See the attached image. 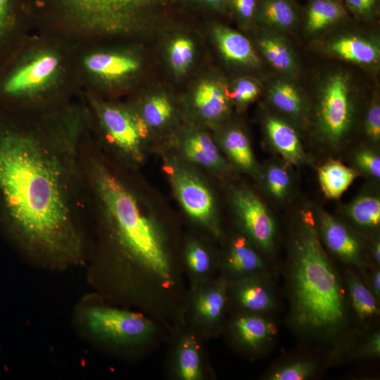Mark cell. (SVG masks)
<instances>
[{
  "instance_id": "obj_1",
  "label": "cell",
  "mask_w": 380,
  "mask_h": 380,
  "mask_svg": "<svg viewBox=\"0 0 380 380\" xmlns=\"http://www.w3.org/2000/svg\"><path fill=\"white\" fill-rule=\"evenodd\" d=\"M81 140L71 126L45 134L0 122L1 215L30 256L53 264L84 254Z\"/></svg>"
},
{
  "instance_id": "obj_2",
  "label": "cell",
  "mask_w": 380,
  "mask_h": 380,
  "mask_svg": "<svg viewBox=\"0 0 380 380\" xmlns=\"http://www.w3.org/2000/svg\"><path fill=\"white\" fill-rule=\"evenodd\" d=\"M80 162L86 212L95 218L109 248L162 286L173 285L160 233L132 186L89 139L81 140Z\"/></svg>"
},
{
  "instance_id": "obj_3",
  "label": "cell",
  "mask_w": 380,
  "mask_h": 380,
  "mask_svg": "<svg viewBox=\"0 0 380 380\" xmlns=\"http://www.w3.org/2000/svg\"><path fill=\"white\" fill-rule=\"evenodd\" d=\"M292 248L289 285L293 320L305 334L333 338L346 323V302L310 213H303Z\"/></svg>"
},
{
  "instance_id": "obj_4",
  "label": "cell",
  "mask_w": 380,
  "mask_h": 380,
  "mask_svg": "<svg viewBox=\"0 0 380 380\" xmlns=\"http://www.w3.org/2000/svg\"><path fill=\"white\" fill-rule=\"evenodd\" d=\"M156 0H38L50 2L68 16L106 29H118L137 21Z\"/></svg>"
},
{
  "instance_id": "obj_5",
  "label": "cell",
  "mask_w": 380,
  "mask_h": 380,
  "mask_svg": "<svg viewBox=\"0 0 380 380\" xmlns=\"http://www.w3.org/2000/svg\"><path fill=\"white\" fill-rule=\"evenodd\" d=\"M81 317L93 336L118 344L139 342L151 331V323L141 315L108 307H87Z\"/></svg>"
},
{
  "instance_id": "obj_6",
  "label": "cell",
  "mask_w": 380,
  "mask_h": 380,
  "mask_svg": "<svg viewBox=\"0 0 380 380\" xmlns=\"http://www.w3.org/2000/svg\"><path fill=\"white\" fill-rule=\"evenodd\" d=\"M105 141L120 158L132 163L142 157V141L146 137V123L125 109L103 106L97 109Z\"/></svg>"
},
{
  "instance_id": "obj_7",
  "label": "cell",
  "mask_w": 380,
  "mask_h": 380,
  "mask_svg": "<svg viewBox=\"0 0 380 380\" xmlns=\"http://www.w3.org/2000/svg\"><path fill=\"white\" fill-rule=\"evenodd\" d=\"M353 108L346 78L336 74L328 78L321 94L318 122L320 131L331 142H338L351 125Z\"/></svg>"
},
{
  "instance_id": "obj_8",
  "label": "cell",
  "mask_w": 380,
  "mask_h": 380,
  "mask_svg": "<svg viewBox=\"0 0 380 380\" xmlns=\"http://www.w3.org/2000/svg\"><path fill=\"white\" fill-rule=\"evenodd\" d=\"M234 203L248 233L264 250L274 247L276 228L274 220L260 199L252 192L235 193Z\"/></svg>"
},
{
  "instance_id": "obj_9",
  "label": "cell",
  "mask_w": 380,
  "mask_h": 380,
  "mask_svg": "<svg viewBox=\"0 0 380 380\" xmlns=\"http://www.w3.org/2000/svg\"><path fill=\"white\" fill-rule=\"evenodd\" d=\"M174 187L185 211L201 221L209 220L214 213L210 191L198 179L184 172L172 175Z\"/></svg>"
},
{
  "instance_id": "obj_10",
  "label": "cell",
  "mask_w": 380,
  "mask_h": 380,
  "mask_svg": "<svg viewBox=\"0 0 380 380\" xmlns=\"http://www.w3.org/2000/svg\"><path fill=\"white\" fill-rule=\"evenodd\" d=\"M57 65L58 60L54 56H42L7 76L1 84V92L14 97L30 91L46 81Z\"/></svg>"
},
{
  "instance_id": "obj_11",
  "label": "cell",
  "mask_w": 380,
  "mask_h": 380,
  "mask_svg": "<svg viewBox=\"0 0 380 380\" xmlns=\"http://www.w3.org/2000/svg\"><path fill=\"white\" fill-rule=\"evenodd\" d=\"M319 224L327 248L343 261L361 265V248L348 229L327 213H321Z\"/></svg>"
},
{
  "instance_id": "obj_12",
  "label": "cell",
  "mask_w": 380,
  "mask_h": 380,
  "mask_svg": "<svg viewBox=\"0 0 380 380\" xmlns=\"http://www.w3.org/2000/svg\"><path fill=\"white\" fill-rule=\"evenodd\" d=\"M215 37L224 56L229 61L258 66L259 58L250 42L242 34L226 27H217Z\"/></svg>"
},
{
  "instance_id": "obj_13",
  "label": "cell",
  "mask_w": 380,
  "mask_h": 380,
  "mask_svg": "<svg viewBox=\"0 0 380 380\" xmlns=\"http://www.w3.org/2000/svg\"><path fill=\"white\" fill-rule=\"evenodd\" d=\"M266 130L273 146L286 160L293 163L302 160L301 144L290 125L279 119L270 118L266 122Z\"/></svg>"
},
{
  "instance_id": "obj_14",
  "label": "cell",
  "mask_w": 380,
  "mask_h": 380,
  "mask_svg": "<svg viewBox=\"0 0 380 380\" xmlns=\"http://www.w3.org/2000/svg\"><path fill=\"white\" fill-rule=\"evenodd\" d=\"M338 57L360 64H372L379 58V49L372 42L355 37H341L329 45Z\"/></svg>"
},
{
  "instance_id": "obj_15",
  "label": "cell",
  "mask_w": 380,
  "mask_h": 380,
  "mask_svg": "<svg viewBox=\"0 0 380 380\" xmlns=\"http://www.w3.org/2000/svg\"><path fill=\"white\" fill-rule=\"evenodd\" d=\"M319 180L325 195L336 198L348 188L356 174L338 161H330L319 170Z\"/></svg>"
},
{
  "instance_id": "obj_16",
  "label": "cell",
  "mask_w": 380,
  "mask_h": 380,
  "mask_svg": "<svg viewBox=\"0 0 380 380\" xmlns=\"http://www.w3.org/2000/svg\"><path fill=\"white\" fill-rule=\"evenodd\" d=\"M235 327L241 341L253 348L270 341L276 334L275 326L258 316L241 317L235 322Z\"/></svg>"
},
{
  "instance_id": "obj_17",
  "label": "cell",
  "mask_w": 380,
  "mask_h": 380,
  "mask_svg": "<svg viewBox=\"0 0 380 380\" xmlns=\"http://www.w3.org/2000/svg\"><path fill=\"white\" fill-rule=\"evenodd\" d=\"M194 101L201 114L208 119H217L227 110L226 94L220 85L208 82L196 89Z\"/></svg>"
},
{
  "instance_id": "obj_18",
  "label": "cell",
  "mask_w": 380,
  "mask_h": 380,
  "mask_svg": "<svg viewBox=\"0 0 380 380\" xmlns=\"http://www.w3.org/2000/svg\"><path fill=\"white\" fill-rule=\"evenodd\" d=\"M89 70L106 77H117L138 68V63L132 58L107 53H97L86 60Z\"/></svg>"
},
{
  "instance_id": "obj_19",
  "label": "cell",
  "mask_w": 380,
  "mask_h": 380,
  "mask_svg": "<svg viewBox=\"0 0 380 380\" xmlns=\"http://www.w3.org/2000/svg\"><path fill=\"white\" fill-rule=\"evenodd\" d=\"M184 152L191 160L202 165L217 167L221 163L215 144L204 134L191 136L185 142Z\"/></svg>"
},
{
  "instance_id": "obj_20",
  "label": "cell",
  "mask_w": 380,
  "mask_h": 380,
  "mask_svg": "<svg viewBox=\"0 0 380 380\" xmlns=\"http://www.w3.org/2000/svg\"><path fill=\"white\" fill-rule=\"evenodd\" d=\"M260 47L263 55L275 69L284 72H293L296 61L291 49L279 38L265 37L260 41Z\"/></svg>"
},
{
  "instance_id": "obj_21",
  "label": "cell",
  "mask_w": 380,
  "mask_h": 380,
  "mask_svg": "<svg viewBox=\"0 0 380 380\" xmlns=\"http://www.w3.org/2000/svg\"><path fill=\"white\" fill-rule=\"evenodd\" d=\"M343 15L342 7L331 0H315L308 12L307 29L315 32L338 21Z\"/></svg>"
},
{
  "instance_id": "obj_22",
  "label": "cell",
  "mask_w": 380,
  "mask_h": 380,
  "mask_svg": "<svg viewBox=\"0 0 380 380\" xmlns=\"http://www.w3.org/2000/svg\"><path fill=\"white\" fill-rule=\"evenodd\" d=\"M228 262L229 267L237 273L253 272L262 267L260 256L243 237H239L234 241Z\"/></svg>"
},
{
  "instance_id": "obj_23",
  "label": "cell",
  "mask_w": 380,
  "mask_h": 380,
  "mask_svg": "<svg viewBox=\"0 0 380 380\" xmlns=\"http://www.w3.org/2000/svg\"><path fill=\"white\" fill-rule=\"evenodd\" d=\"M270 99L280 110L291 115H299L303 108V101L298 89L286 82H277L270 88Z\"/></svg>"
},
{
  "instance_id": "obj_24",
  "label": "cell",
  "mask_w": 380,
  "mask_h": 380,
  "mask_svg": "<svg viewBox=\"0 0 380 380\" xmlns=\"http://www.w3.org/2000/svg\"><path fill=\"white\" fill-rule=\"evenodd\" d=\"M261 17L269 26L288 29L296 20V13L287 0H265L261 7Z\"/></svg>"
},
{
  "instance_id": "obj_25",
  "label": "cell",
  "mask_w": 380,
  "mask_h": 380,
  "mask_svg": "<svg viewBox=\"0 0 380 380\" xmlns=\"http://www.w3.org/2000/svg\"><path fill=\"white\" fill-rule=\"evenodd\" d=\"M348 287L353 308L362 319L376 315L378 312L374 295L355 276H348Z\"/></svg>"
},
{
  "instance_id": "obj_26",
  "label": "cell",
  "mask_w": 380,
  "mask_h": 380,
  "mask_svg": "<svg viewBox=\"0 0 380 380\" xmlns=\"http://www.w3.org/2000/svg\"><path fill=\"white\" fill-rule=\"evenodd\" d=\"M223 145L237 165L247 170L254 167L255 162L249 141L241 130L229 131L224 138Z\"/></svg>"
},
{
  "instance_id": "obj_27",
  "label": "cell",
  "mask_w": 380,
  "mask_h": 380,
  "mask_svg": "<svg viewBox=\"0 0 380 380\" xmlns=\"http://www.w3.org/2000/svg\"><path fill=\"white\" fill-rule=\"evenodd\" d=\"M348 214L360 226L376 227L380 223V201L374 196L359 197L350 205Z\"/></svg>"
},
{
  "instance_id": "obj_28",
  "label": "cell",
  "mask_w": 380,
  "mask_h": 380,
  "mask_svg": "<svg viewBox=\"0 0 380 380\" xmlns=\"http://www.w3.org/2000/svg\"><path fill=\"white\" fill-rule=\"evenodd\" d=\"M239 298L243 306L251 311H266L274 305L270 291L263 284L258 282H251L241 286L239 291Z\"/></svg>"
},
{
  "instance_id": "obj_29",
  "label": "cell",
  "mask_w": 380,
  "mask_h": 380,
  "mask_svg": "<svg viewBox=\"0 0 380 380\" xmlns=\"http://www.w3.org/2000/svg\"><path fill=\"white\" fill-rule=\"evenodd\" d=\"M172 106L164 96H156L151 98L143 109L144 120L148 125L158 127L163 125L171 115Z\"/></svg>"
},
{
  "instance_id": "obj_30",
  "label": "cell",
  "mask_w": 380,
  "mask_h": 380,
  "mask_svg": "<svg viewBox=\"0 0 380 380\" xmlns=\"http://www.w3.org/2000/svg\"><path fill=\"white\" fill-rule=\"evenodd\" d=\"M194 46L188 39L180 37L174 40L170 47V59L174 69L184 72L192 61Z\"/></svg>"
},
{
  "instance_id": "obj_31",
  "label": "cell",
  "mask_w": 380,
  "mask_h": 380,
  "mask_svg": "<svg viewBox=\"0 0 380 380\" xmlns=\"http://www.w3.org/2000/svg\"><path fill=\"white\" fill-rule=\"evenodd\" d=\"M181 376L185 380H195L200 376V360L196 348L189 343L183 346L179 356Z\"/></svg>"
},
{
  "instance_id": "obj_32",
  "label": "cell",
  "mask_w": 380,
  "mask_h": 380,
  "mask_svg": "<svg viewBox=\"0 0 380 380\" xmlns=\"http://www.w3.org/2000/svg\"><path fill=\"white\" fill-rule=\"evenodd\" d=\"M314 371V365L310 362H295L277 369L269 379L271 380H303L311 376Z\"/></svg>"
},
{
  "instance_id": "obj_33",
  "label": "cell",
  "mask_w": 380,
  "mask_h": 380,
  "mask_svg": "<svg viewBox=\"0 0 380 380\" xmlns=\"http://www.w3.org/2000/svg\"><path fill=\"white\" fill-rule=\"evenodd\" d=\"M225 304L224 293L220 290H215L204 295L198 302V310L205 318L213 320L222 313Z\"/></svg>"
},
{
  "instance_id": "obj_34",
  "label": "cell",
  "mask_w": 380,
  "mask_h": 380,
  "mask_svg": "<svg viewBox=\"0 0 380 380\" xmlns=\"http://www.w3.org/2000/svg\"><path fill=\"white\" fill-rule=\"evenodd\" d=\"M19 8V0H0V46L15 24Z\"/></svg>"
},
{
  "instance_id": "obj_35",
  "label": "cell",
  "mask_w": 380,
  "mask_h": 380,
  "mask_svg": "<svg viewBox=\"0 0 380 380\" xmlns=\"http://www.w3.org/2000/svg\"><path fill=\"white\" fill-rule=\"evenodd\" d=\"M289 175L283 167L274 165L267 171V184L270 193L276 198H282L289 185Z\"/></svg>"
},
{
  "instance_id": "obj_36",
  "label": "cell",
  "mask_w": 380,
  "mask_h": 380,
  "mask_svg": "<svg viewBox=\"0 0 380 380\" xmlns=\"http://www.w3.org/2000/svg\"><path fill=\"white\" fill-rule=\"evenodd\" d=\"M259 93L258 85L248 79L239 80L230 93V97L240 103H246L253 100Z\"/></svg>"
},
{
  "instance_id": "obj_37",
  "label": "cell",
  "mask_w": 380,
  "mask_h": 380,
  "mask_svg": "<svg viewBox=\"0 0 380 380\" xmlns=\"http://www.w3.org/2000/svg\"><path fill=\"white\" fill-rule=\"evenodd\" d=\"M356 163L364 171L376 177H380V158L369 150H363L357 153Z\"/></svg>"
},
{
  "instance_id": "obj_38",
  "label": "cell",
  "mask_w": 380,
  "mask_h": 380,
  "mask_svg": "<svg viewBox=\"0 0 380 380\" xmlns=\"http://www.w3.org/2000/svg\"><path fill=\"white\" fill-rule=\"evenodd\" d=\"M187 261L191 268L198 273H204L209 269L210 258L201 247L194 245L187 253Z\"/></svg>"
},
{
  "instance_id": "obj_39",
  "label": "cell",
  "mask_w": 380,
  "mask_h": 380,
  "mask_svg": "<svg viewBox=\"0 0 380 380\" xmlns=\"http://www.w3.org/2000/svg\"><path fill=\"white\" fill-rule=\"evenodd\" d=\"M366 131L369 137L378 141L380 138V106L374 104L369 108L366 119Z\"/></svg>"
},
{
  "instance_id": "obj_40",
  "label": "cell",
  "mask_w": 380,
  "mask_h": 380,
  "mask_svg": "<svg viewBox=\"0 0 380 380\" xmlns=\"http://www.w3.org/2000/svg\"><path fill=\"white\" fill-rule=\"evenodd\" d=\"M348 7L355 13L368 15L375 8L376 0H346Z\"/></svg>"
},
{
  "instance_id": "obj_41",
  "label": "cell",
  "mask_w": 380,
  "mask_h": 380,
  "mask_svg": "<svg viewBox=\"0 0 380 380\" xmlns=\"http://www.w3.org/2000/svg\"><path fill=\"white\" fill-rule=\"evenodd\" d=\"M235 8L239 14L243 18H251L255 10V0H233Z\"/></svg>"
},
{
  "instance_id": "obj_42",
  "label": "cell",
  "mask_w": 380,
  "mask_h": 380,
  "mask_svg": "<svg viewBox=\"0 0 380 380\" xmlns=\"http://www.w3.org/2000/svg\"><path fill=\"white\" fill-rule=\"evenodd\" d=\"M366 354L370 356H377L380 353L379 334H374L366 345Z\"/></svg>"
},
{
  "instance_id": "obj_43",
  "label": "cell",
  "mask_w": 380,
  "mask_h": 380,
  "mask_svg": "<svg viewBox=\"0 0 380 380\" xmlns=\"http://www.w3.org/2000/svg\"><path fill=\"white\" fill-rule=\"evenodd\" d=\"M373 287L376 295L379 296L380 293V272H376L373 278Z\"/></svg>"
},
{
  "instance_id": "obj_44",
  "label": "cell",
  "mask_w": 380,
  "mask_h": 380,
  "mask_svg": "<svg viewBox=\"0 0 380 380\" xmlns=\"http://www.w3.org/2000/svg\"><path fill=\"white\" fill-rule=\"evenodd\" d=\"M201 1L208 3L209 4L215 7H221L225 4L227 0H201Z\"/></svg>"
},
{
  "instance_id": "obj_45",
  "label": "cell",
  "mask_w": 380,
  "mask_h": 380,
  "mask_svg": "<svg viewBox=\"0 0 380 380\" xmlns=\"http://www.w3.org/2000/svg\"><path fill=\"white\" fill-rule=\"evenodd\" d=\"M374 256L376 263L379 264L380 261V244L379 242L376 243L374 248Z\"/></svg>"
}]
</instances>
